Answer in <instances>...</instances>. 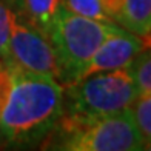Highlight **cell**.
Returning <instances> with one entry per match:
<instances>
[{
	"label": "cell",
	"instance_id": "cell-1",
	"mask_svg": "<svg viewBox=\"0 0 151 151\" xmlns=\"http://www.w3.org/2000/svg\"><path fill=\"white\" fill-rule=\"evenodd\" d=\"M63 108V85L51 76L12 71V85L0 111L5 143L25 145L56 127Z\"/></svg>",
	"mask_w": 151,
	"mask_h": 151
},
{
	"label": "cell",
	"instance_id": "cell-2",
	"mask_svg": "<svg viewBox=\"0 0 151 151\" xmlns=\"http://www.w3.org/2000/svg\"><path fill=\"white\" fill-rule=\"evenodd\" d=\"M120 26L77 16L60 6L48 40L59 65V82L70 85L79 80L82 71L105 39L119 32Z\"/></svg>",
	"mask_w": 151,
	"mask_h": 151
},
{
	"label": "cell",
	"instance_id": "cell-3",
	"mask_svg": "<svg viewBox=\"0 0 151 151\" xmlns=\"http://www.w3.org/2000/svg\"><path fill=\"white\" fill-rule=\"evenodd\" d=\"M57 129L59 150L68 151H139L147 150L129 109L100 117L60 114Z\"/></svg>",
	"mask_w": 151,
	"mask_h": 151
},
{
	"label": "cell",
	"instance_id": "cell-4",
	"mask_svg": "<svg viewBox=\"0 0 151 151\" xmlns=\"http://www.w3.org/2000/svg\"><path fill=\"white\" fill-rule=\"evenodd\" d=\"M139 94L125 68L94 73L63 86L62 114L100 117L123 113Z\"/></svg>",
	"mask_w": 151,
	"mask_h": 151
},
{
	"label": "cell",
	"instance_id": "cell-5",
	"mask_svg": "<svg viewBox=\"0 0 151 151\" xmlns=\"http://www.w3.org/2000/svg\"><path fill=\"white\" fill-rule=\"evenodd\" d=\"M5 63L11 71L51 76L59 80V65L48 37L22 20L14 11L9 12V36Z\"/></svg>",
	"mask_w": 151,
	"mask_h": 151
},
{
	"label": "cell",
	"instance_id": "cell-6",
	"mask_svg": "<svg viewBox=\"0 0 151 151\" xmlns=\"http://www.w3.org/2000/svg\"><path fill=\"white\" fill-rule=\"evenodd\" d=\"M148 45L150 43H147L143 39L134 36L133 32L120 29L119 32L109 36L108 39H105L102 42V45L96 50L91 60L85 66V70L82 71L79 80L94 73L113 71V70H119V68H125L128 62L137 52L148 48Z\"/></svg>",
	"mask_w": 151,
	"mask_h": 151
},
{
	"label": "cell",
	"instance_id": "cell-7",
	"mask_svg": "<svg viewBox=\"0 0 151 151\" xmlns=\"http://www.w3.org/2000/svg\"><path fill=\"white\" fill-rule=\"evenodd\" d=\"M100 5L113 23L150 43L151 0H100Z\"/></svg>",
	"mask_w": 151,
	"mask_h": 151
},
{
	"label": "cell",
	"instance_id": "cell-8",
	"mask_svg": "<svg viewBox=\"0 0 151 151\" xmlns=\"http://www.w3.org/2000/svg\"><path fill=\"white\" fill-rule=\"evenodd\" d=\"M23 19L45 37L50 36L60 9V0H22Z\"/></svg>",
	"mask_w": 151,
	"mask_h": 151
},
{
	"label": "cell",
	"instance_id": "cell-9",
	"mask_svg": "<svg viewBox=\"0 0 151 151\" xmlns=\"http://www.w3.org/2000/svg\"><path fill=\"white\" fill-rule=\"evenodd\" d=\"M129 113L134 120V125L147 150L151 143V93L137 94L133 104L129 105Z\"/></svg>",
	"mask_w": 151,
	"mask_h": 151
},
{
	"label": "cell",
	"instance_id": "cell-10",
	"mask_svg": "<svg viewBox=\"0 0 151 151\" xmlns=\"http://www.w3.org/2000/svg\"><path fill=\"white\" fill-rule=\"evenodd\" d=\"M125 70L136 83L139 94L151 93V57L148 48L137 52L127 63Z\"/></svg>",
	"mask_w": 151,
	"mask_h": 151
},
{
	"label": "cell",
	"instance_id": "cell-11",
	"mask_svg": "<svg viewBox=\"0 0 151 151\" xmlns=\"http://www.w3.org/2000/svg\"><path fill=\"white\" fill-rule=\"evenodd\" d=\"M60 6L77 16H83L105 23H113L102 9L100 0H60Z\"/></svg>",
	"mask_w": 151,
	"mask_h": 151
},
{
	"label": "cell",
	"instance_id": "cell-12",
	"mask_svg": "<svg viewBox=\"0 0 151 151\" xmlns=\"http://www.w3.org/2000/svg\"><path fill=\"white\" fill-rule=\"evenodd\" d=\"M9 12L11 8L0 0V59L5 62L8 51V36H9Z\"/></svg>",
	"mask_w": 151,
	"mask_h": 151
},
{
	"label": "cell",
	"instance_id": "cell-13",
	"mask_svg": "<svg viewBox=\"0 0 151 151\" xmlns=\"http://www.w3.org/2000/svg\"><path fill=\"white\" fill-rule=\"evenodd\" d=\"M12 85V71L9 70V66L0 59V111L5 105L8 94Z\"/></svg>",
	"mask_w": 151,
	"mask_h": 151
},
{
	"label": "cell",
	"instance_id": "cell-14",
	"mask_svg": "<svg viewBox=\"0 0 151 151\" xmlns=\"http://www.w3.org/2000/svg\"><path fill=\"white\" fill-rule=\"evenodd\" d=\"M2 143H5V140H3V136H2V131H0V145Z\"/></svg>",
	"mask_w": 151,
	"mask_h": 151
}]
</instances>
